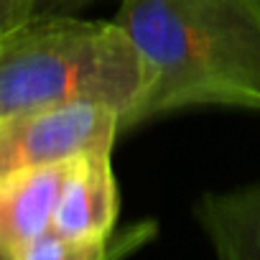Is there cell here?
Segmentation results:
<instances>
[{
	"instance_id": "8",
	"label": "cell",
	"mask_w": 260,
	"mask_h": 260,
	"mask_svg": "<svg viewBox=\"0 0 260 260\" xmlns=\"http://www.w3.org/2000/svg\"><path fill=\"white\" fill-rule=\"evenodd\" d=\"M39 0H0V34L11 31L36 13Z\"/></svg>"
},
{
	"instance_id": "4",
	"label": "cell",
	"mask_w": 260,
	"mask_h": 260,
	"mask_svg": "<svg viewBox=\"0 0 260 260\" xmlns=\"http://www.w3.org/2000/svg\"><path fill=\"white\" fill-rule=\"evenodd\" d=\"M110 153L112 148H94L69 161L51 230L79 240H110L120 204Z\"/></svg>"
},
{
	"instance_id": "7",
	"label": "cell",
	"mask_w": 260,
	"mask_h": 260,
	"mask_svg": "<svg viewBox=\"0 0 260 260\" xmlns=\"http://www.w3.org/2000/svg\"><path fill=\"white\" fill-rule=\"evenodd\" d=\"M107 240H79L46 230L28 242L16 260H107Z\"/></svg>"
},
{
	"instance_id": "10",
	"label": "cell",
	"mask_w": 260,
	"mask_h": 260,
	"mask_svg": "<svg viewBox=\"0 0 260 260\" xmlns=\"http://www.w3.org/2000/svg\"><path fill=\"white\" fill-rule=\"evenodd\" d=\"M0 260H16L13 255H8V252H3V250H0Z\"/></svg>"
},
{
	"instance_id": "3",
	"label": "cell",
	"mask_w": 260,
	"mask_h": 260,
	"mask_svg": "<svg viewBox=\"0 0 260 260\" xmlns=\"http://www.w3.org/2000/svg\"><path fill=\"white\" fill-rule=\"evenodd\" d=\"M120 110L77 100L0 117V179L39 166L67 164L94 148H112Z\"/></svg>"
},
{
	"instance_id": "6",
	"label": "cell",
	"mask_w": 260,
	"mask_h": 260,
	"mask_svg": "<svg viewBox=\"0 0 260 260\" xmlns=\"http://www.w3.org/2000/svg\"><path fill=\"white\" fill-rule=\"evenodd\" d=\"M194 214L217 260H260V184L207 191Z\"/></svg>"
},
{
	"instance_id": "1",
	"label": "cell",
	"mask_w": 260,
	"mask_h": 260,
	"mask_svg": "<svg viewBox=\"0 0 260 260\" xmlns=\"http://www.w3.org/2000/svg\"><path fill=\"white\" fill-rule=\"evenodd\" d=\"M148 84L120 133L186 107L260 110V0H120Z\"/></svg>"
},
{
	"instance_id": "5",
	"label": "cell",
	"mask_w": 260,
	"mask_h": 260,
	"mask_svg": "<svg viewBox=\"0 0 260 260\" xmlns=\"http://www.w3.org/2000/svg\"><path fill=\"white\" fill-rule=\"evenodd\" d=\"M69 161L23 169L0 179V250L18 255L28 242L51 230V219L67 181Z\"/></svg>"
},
{
	"instance_id": "2",
	"label": "cell",
	"mask_w": 260,
	"mask_h": 260,
	"mask_svg": "<svg viewBox=\"0 0 260 260\" xmlns=\"http://www.w3.org/2000/svg\"><path fill=\"white\" fill-rule=\"evenodd\" d=\"M148 69L117 21L34 13L0 34V117L97 100L120 110L136 105Z\"/></svg>"
},
{
	"instance_id": "9",
	"label": "cell",
	"mask_w": 260,
	"mask_h": 260,
	"mask_svg": "<svg viewBox=\"0 0 260 260\" xmlns=\"http://www.w3.org/2000/svg\"><path fill=\"white\" fill-rule=\"evenodd\" d=\"M84 0H39L36 13H67L69 8L82 6Z\"/></svg>"
}]
</instances>
